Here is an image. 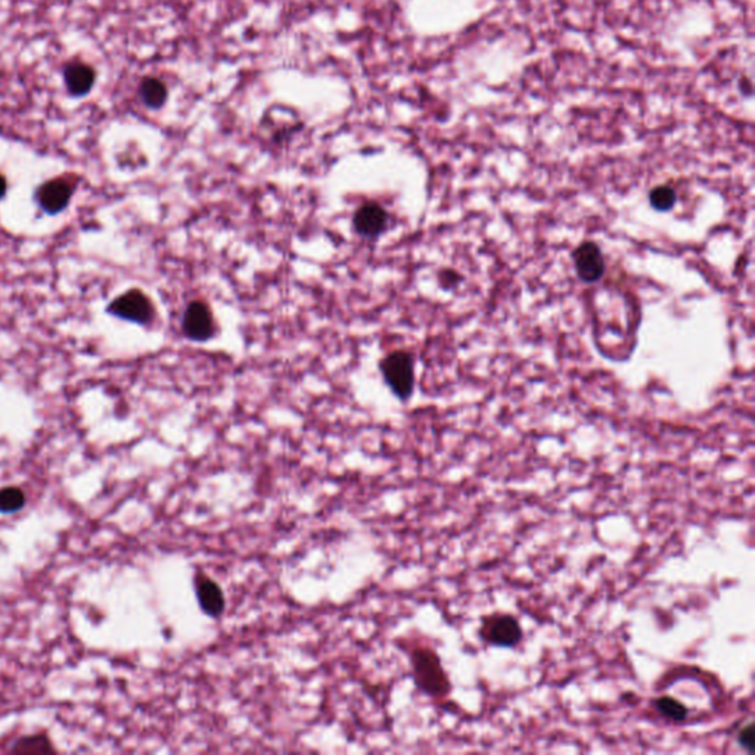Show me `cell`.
<instances>
[{
    "mask_svg": "<svg viewBox=\"0 0 755 755\" xmlns=\"http://www.w3.org/2000/svg\"><path fill=\"white\" fill-rule=\"evenodd\" d=\"M413 680L417 689L428 697H446L450 680L443 669L442 661L431 649L417 648L410 655Z\"/></svg>",
    "mask_w": 755,
    "mask_h": 755,
    "instance_id": "obj_1",
    "label": "cell"
},
{
    "mask_svg": "<svg viewBox=\"0 0 755 755\" xmlns=\"http://www.w3.org/2000/svg\"><path fill=\"white\" fill-rule=\"evenodd\" d=\"M381 371L388 387L400 400H408L415 387L412 356L406 351H392L382 362Z\"/></svg>",
    "mask_w": 755,
    "mask_h": 755,
    "instance_id": "obj_2",
    "label": "cell"
},
{
    "mask_svg": "<svg viewBox=\"0 0 755 755\" xmlns=\"http://www.w3.org/2000/svg\"><path fill=\"white\" fill-rule=\"evenodd\" d=\"M107 313L114 318L146 327L153 323L155 318V307L146 294L139 289H130L108 304Z\"/></svg>",
    "mask_w": 755,
    "mask_h": 755,
    "instance_id": "obj_3",
    "label": "cell"
},
{
    "mask_svg": "<svg viewBox=\"0 0 755 755\" xmlns=\"http://www.w3.org/2000/svg\"><path fill=\"white\" fill-rule=\"evenodd\" d=\"M75 189V183L68 179H50L34 190V199L39 208L45 211L46 215H57L70 206Z\"/></svg>",
    "mask_w": 755,
    "mask_h": 755,
    "instance_id": "obj_4",
    "label": "cell"
},
{
    "mask_svg": "<svg viewBox=\"0 0 755 755\" xmlns=\"http://www.w3.org/2000/svg\"><path fill=\"white\" fill-rule=\"evenodd\" d=\"M481 637L500 648H514L522 639V628L512 615H490L483 619Z\"/></svg>",
    "mask_w": 755,
    "mask_h": 755,
    "instance_id": "obj_5",
    "label": "cell"
},
{
    "mask_svg": "<svg viewBox=\"0 0 755 755\" xmlns=\"http://www.w3.org/2000/svg\"><path fill=\"white\" fill-rule=\"evenodd\" d=\"M194 587L201 611L210 619H222L226 611V594L219 583L208 574L198 570L194 575Z\"/></svg>",
    "mask_w": 755,
    "mask_h": 755,
    "instance_id": "obj_6",
    "label": "cell"
},
{
    "mask_svg": "<svg viewBox=\"0 0 755 755\" xmlns=\"http://www.w3.org/2000/svg\"><path fill=\"white\" fill-rule=\"evenodd\" d=\"M183 332L194 341H206L215 334V316L206 303H190L183 316Z\"/></svg>",
    "mask_w": 755,
    "mask_h": 755,
    "instance_id": "obj_7",
    "label": "cell"
},
{
    "mask_svg": "<svg viewBox=\"0 0 755 755\" xmlns=\"http://www.w3.org/2000/svg\"><path fill=\"white\" fill-rule=\"evenodd\" d=\"M574 268L583 282H598L605 273V259L594 242H583L573 252Z\"/></svg>",
    "mask_w": 755,
    "mask_h": 755,
    "instance_id": "obj_8",
    "label": "cell"
},
{
    "mask_svg": "<svg viewBox=\"0 0 755 755\" xmlns=\"http://www.w3.org/2000/svg\"><path fill=\"white\" fill-rule=\"evenodd\" d=\"M387 224V211L381 204L373 201L360 206L353 219L356 232L368 240L378 238L385 231Z\"/></svg>",
    "mask_w": 755,
    "mask_h": 755,
    "instance_id": "obj_9",
    "label": "cell"
},
{
    "mask_svg": "<svg viewBox=\"0 0 755 755\" xmlns=\"http://www.w3.org/2000/svg\"><path fill=\"white\" fill-rule=\"evenodd\" d=\"M96 73L86 62L73 61L64 68V83L66 92L75 98L86 96L95 86Z\"/></svg>",
    "mask_w": 755,
    "mask_h": 755,
    "instance_id": "obj_10",
    "label": "cell"
},
{
    "mask_svg": "<svg viewBox=\"0 0 755 755\" xmlns=\"http://www.w3.org/2000/svg\"><path fill=\"white\" fill-rule=\"evenodd\" d=\"M137 93L141 98L142 103L149 110H160L164 107L165 102L169 100V87L158 77L149 75L142 80L141 84L137 87Z\"/></svg>",
    "mask_w": 755,
    "mask_h": 755,
    "instance_id": "obj_11",
    "label": "cell"
},
{
    "mask_svg": "<svg viewBox=\"0 0 755 755\" xmlns=\"http://www.w3.org/2000/svg\"><path fill=\"white\" fill-rule=\"evenodd\" d=\"M13 752L15 754H48L55 752L49 738L45 735H33L22 738L15 743Z\"/></svg>",
    "mask_w": 755,
    "mask_h": 755,
    "instance_id": "obj_12",
    "label": "cell"
},
{
    "mask_svg": "<svg viewBox=\"0 0 755 755\" xmlns=\"http://www.w3.org/2000/svg\"><path fill=\"white\" fill-rule=\"evenodd\" d=\"M655 708L660 711L664 717L674 720V722H683L688 717V708L683 706L679 699L672 697H661L655 701Z\"/></svg>",
    "mask_w": 755,
    "mask_h": 755,
    "instance_id": "obj_13",
    "label": "cell"
},
{
    "mask_svg": "<svg viewBox=\"0 0 755 755\" xmlns=\"http://www.w3.org/2000/svg\"><path fill=\"white\" fill-rule=\"evenodd\" d=\"M677 201L676 190L672 186H656L649 192V203L660 211H669L673 208Z\"/></svg>",
    "mask_w": 755,
    "mask_h": 755,
    "instance_id": "obj_14",
    "label": "cell"
},
{
    "mask_svg": "<svg viewBox=\"0 0 755 755\" xmlns=\"http://www.w3.org/2000/svg\"><path fill=\"white\" fill-rule=\"evenodd\" d=\"M25 504V496L18 487H4L0 490V512L13 514L20 511Z\"/></svg>",
    "mask_w": 755,
    "mask_h": 755,
    "instance_id": "obj_15",
    "label": "cell"
},
{
    "mask_svg": "<svg viewBox=\"0 0 755 755\" xmlns=\"http://www.w3.org/2000/svg\"><path fill=\"white\" fill-rule=\"evenodd\" d=\"M738 743L741 747L745 748L748 752L754 751V726L748 724L739 732Z\"/></svg>",
    "mask_w": 755,
    "mask_h": 755,
    "instance_id": "obj_16",
    "label": "cell"
},
{
    "mask_svg": "<svg viewBox=\"0 0 755 755\" xmlns=\"http://www.w3.org/2000/svg\"><path fill=\"white\" fill-rule=\"evenodd\" d=\"M6 192H8V182H6V178H4V174H0V199L4 198Z\"/></svg>",
    "mask_w": 755,
    "mask_h": 755,
    "instance_id": "obj_17",
    "label": "cell"
}]
</instances>
